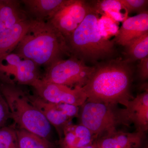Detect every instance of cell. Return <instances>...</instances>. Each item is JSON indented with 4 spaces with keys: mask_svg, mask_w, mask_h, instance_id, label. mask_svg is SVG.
Segmentation results:
<instances>
[{
    "mask_svg": "<svg viewBox=\"0 0 148 148\" xmlns=\"http://www.w3.org/2000/svg\"><path fill=\"white\" fill-rule=\"evenodd\" d=\"M94 70L82 87L86 101L119 104L126 108L133 99L130 88L133 71L121 58L111 59L94 65Z\"/></svg>",
    "mask_w": 148,
    "mask_h": 148,
    "instance_id": "1",
    "label": "cell"
},
{
    "mask_svg": "<svg viewBox=\"0 0 148 148\" xmlns=\"http://www.w3.org/2000/svg\"><path fill=\"white\" fill-rule=\"evenodd\" d=\"M12 52L46 68L65 56H71L66 39L58 29L48 21L33 19Z\"/></svg>",
    "mask_w": 148,
    "mask_h": 148,
    "instance_id": "2",
    "label": "cell"
},
{
    "mask_svg": "<svg viewBox=\"0 0 148 148\" xmlns=\"http://www.w3.org/2000/svg\"><path fill=\"white\" fill-rule=\"evenodd\" d=\"M99 16L92 11L66 39L71 56L86 63L111 59L116 52L115 42L101 34ZM70 56V57H71Z\"/></svg>",
    "mask_w": 148,
    "mask_h": 148,
    "instance_id": "3",
    "label": "cell"
},
{
    "mask_svg": "<svg viewBox=\"0 0 148 148\" xmlns=\"http://www.w3.org/2000/svg\"><path fill=\"white\" fill-rule=\"evenodd\" d=\"M1 94L8 105L12 119L19 128L48 140L51 125L43 114L31 103L28 94L14 84L1 83Z\"/></svg>",
    "mask_w": 148,
    "mask_h": 148,
    "instance_id": "4",
    "label": "cell"
},
{
    "mask_svg": "<svg viewBox=\"0 0 148 148\" xmlns=\"http://www.w3.org/2000/svg\"><path fill=\"white\" fill-rule=\"evenodd\" d=\"M81 124L87 127L95 138L117 130L120 125L131 124L127 110L118 105L88 102L82 106Z\"/></svg>",
    "mask_w": 148,
    "mask_h": 148,
    "instance_id": "5",
    "label": "cell"
},
{
    "mask_svg": "<svg viewBox=\"0 0 148 148\" xmlns=\"http://www.w3.org/2000/svg\"><path fill=\"white\" fill-rule=\"evenodd\" d=\"M94 70V66H87L83 61L71 56L68 59L58 60L47 68L42 79L71 88L83 87Z\"/></svg>",
    "mask_w": 148,
    "mask_h": 148,
    "instance_id": "6",
    "label": "cell"
},
{
    "mask_svg": "<svg viewBox=\"0 0 148 148\" xmlns=\"http://www.w3.org/2000/svg\"><path fill=\"white\" fill-rule=\"evenodd\" d=\"M39 67L32 60L12 52L0 58V81L5 84L31 86L40 78Z\"/></svg>",
    "mask_w": 148,
    "mask_h": 148,
    "instance_id": "7",
    "label": "cell"
},
{
    "mask_svg": "<svg viewBox=\"0 0 148 148\" xmlns=\"http://www.w3.org/2000/svg\"><path fill=\"white\" fill-rule=\"evenodd\" d=\"M93 10L88 1L68 0L47 21L58 29L66 40L86 15Z\"/></svg>",
    "mask_w": 148,
    "mask_h": 148,
    "instance_id": "8",
    "label": "cell"
},
{
    "mask_svg": "<svg viewBox=\"0 0 148 148\" xmlns=\"http://www.w3.org/2000/svg\"><path fill=\"white\" fill-rule=\"evenodd\" d=\"M31 86L34 88L38 96L50 103H66L79 107L87 101L82 87H69L47 82L40 78L37 79Z\"/></svg>",
    "mask_w": 148,
    "mask_h": 148,
    "instance_id": "9",
    "label": "cell"
},
{
    "mask_svg": "<svg viewBox=\"0 0 148 148\" xmlns=\"http://www.w3.org/2000/svg\"><path fill=\"white\" fill-rule=\"evenodd\" d=\"M29 100L54 126L60 138H62L64 128L76 116L78 109L75 106L64 103H50L38 96L28 95Z\"/></svg>",
    "mask_w": 148,
    "mask_h": 148,
    "instance_id": "10",
    "label": "cell"
},
{
    "mask_svg": "<svg viewBox=\"0 0 148 148\" xmlns=\"http://www.w3.org/2000/svg\"><path fill=\"white\" fill-rule=\"evenodd\" d=\"M145 133L114 131L99 137L95 141L99 148H141L146 137Z\"/></svg>",
    "mask_w": 148,
    "mask_h": 148,
    "instance_id": "11",
    "label": "cell"
},
{
    "mask_svg": "<svg viewBox=\"0 0 148 148\" xmlns=\"http://www.w3.org/2000/svg\"><path fill=\"white\" fill-rule=\"evenodd\" d=\"M148 32V12L128 17L123 21L113 40L125 46L127 43Z\"/></svg>",
    "mask_w": 148,
    "mask_h": 148,
    "instance_id": "12",
    "label": "cell"
},
{
    "mask_svg": "<svg viewBox=\"0 0 148 148\" xmlns=\"http://www.w3.org/2000/svg\"><path fill=\"white\" fill-rule=\"evenodd\" d=\"M125 108L136 131L146 133L148 130V90L139 93L129 101Z\"/></svg>",
    "mask_w": 148,
    "mask_h": 148,
    "instance_id": "13",
    "label": "cell"
},
{
    "mask_svg": "<svg viewBox=\"0 0 148 148\" xmlns=\"http://www.w3.org/2000/svg\"><path fill=\"white\" fill-rule=\"evenodd\" d=\"M28 16L39 21H47L67 3L68 0H22Z\"/></svg>",
    "mask_w": 148,
    "mask_h": 148,
    "instance_id": "14",
    "label": "cell"
},
{
    "mask_svg": "<svg viewBox=\"0 0 148 148\" xmlns=\"http://www.w3.org/2000/svg\"><path fill=\"white\" fill-rule=\"evenodd\" d=\"M63 135L60 148H82L92 144L95 138L87 127L71 123L64 128Z\"/></svg>",
    "mask_w": 148,
    "mask_h": 148,
    "instance_id": "15",
    "label": "cell"
},
{
    "mask_svg": "<svg viewBox=\"0 0 148 148\" xmlns=\"http://www.w3.org/2000/svg\"><path fill=\"white\" fill-rule=\"evenodd\" d=\"M17 0H0V32L31 18Z\"/></svg>",
    "mask_w": 148,
    "mask_h": 148,
    "instance_id": "16",
    "label": "cell"
},
{
    "mask_svg": "<svg viewBox=\"0 0 148 148\" xmlns=\"http://www.w3.org/2000/svg\"><path fill=\"white\" fill-rule=\"evenodd\" d=\"M29 18L0 32V58L12 53L32 25Z\"/></svg>",
    "mask_w": 148,
    "mask_h": 148,
    "instance_id": "17",
    "label": "cell"
},
{
    "mask_svg": "<svg viewBox=\"0 0 148 148\" xmlns=\"http://www.w3.org/2000/svg\"><path fill=\"white\" fill-rule=\"evenodd\" d=\"M124 61L130 64L148 56V32L132 40L125 46Z\"/></svg>",
    "mask_w": 148,
    "mask_h": 148,
    "instance_id": "18",
    "label": "cell"
},
{
    "mask_svg": "<svg viewBox=\"0 0 148 148\" xmlns=\"http://www.w3.org/2000/svg\"><path fill=\"white\" fill-rule=\"evenodd\" d=\"M16 130L18 148H53L48 140L21 128Z\"/></svg>",
    "mask_w": 148,
    "mask_h": 148,
    "instance_id": "19",
    "label": "cell"
},
{
    "mask_svg": "<svg viewBox=\"0 0 148 148\" xmlns=\"http://www.w3.org/2000/svg\"><path fill=\"white\" fill-rule=\"evenodd\" d=\"M90 7L95 12L101 14L109 13L114 15H121L120 12L124 9L120 0H102L88 1Z\"/></svg>",
    "mask_w": 148,
    "mask_h": 148,
    "instance_id": "20",
    "label": "cell"
},
{
    "mask_svg": "<svg viewBox=\"0 0 148 148\" xmlns=\"http://www.w3.org/2000/svg\"><path fill=\"white\" fill-rule=\"evenodd\" d=\"M0 148H18L16 130L13 127L0 128Z\"/></svg>",
    "mask_w": 148,
    "mask_h": 148,
    "instance_id": "21",
    "label": "cell"
},
{
    "mask_svg": "<svg viewBox=\"0 0 148 148\" xmlns=\"http://www.w3.org/2000/svg\"><path fill=\"white\" fill-rule=\"evenodd\" d=\"M120 2L127 13L139 14L148 11V0H120Z\"/></svg>",
    "mask_w": 148,
    "mask_h": 148,
    "instance_id": "22",
    "label": "cell"
},
{
    "mask_svg": "<svg viewBox=\"0 0 148 148\" xmlns=\"http://www.w3.org/2000/svg\"><path fill=\"white\" fill-rule=\"evenodd\" d=\"M9 119H10V114L8 105L0 93V128L5 126L6 123Z\"/></svg>",
    "mask_w": 148,
    "mask_h": 148,
    "instance_id": "23",
    "label": "cell"
},
{
    "mask_svg": "<svg viewBox=\"0 0 148 148\" xmlns=\"http://www.w3.org/2000/svg\"><path fill=\"white\" fill-rule=\"evenodd\" d=\"M138 72L140 79L143 81L148 78V56L140 60L138 65Z\"/></svg>",
    "mask_w": 148,
    "mask_h": 148,
    "instance_id": "24",
    "label": "cell"
},
{
    "mask_svg": "<svg viewBox=\"0 0 148 148\" xmlns=\"http://www.w3.org/2000/svg\"><path fill=\"white\" fill-rule=\"evenodd\" d=\"M82 148H99V147H98L96 143L94 142L91 145H89L86 146V147Z\"/></svg>",
    "mask_w": 148,
    "mask_h": 148,
    "instance_id": "25",
    "label": "cell"
}]
</instances>
